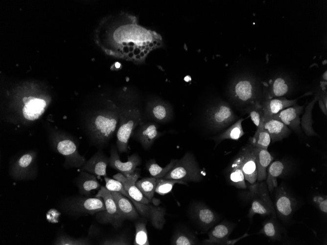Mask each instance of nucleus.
<instances>
[{
    "label": "nucleus",
    "mask_w": 327,
    "mask_h": 245,
    "mask_svg": "<svg viewBox=\"0 0 327 245\" xmlns=\"http://www.w3.org/2000/svg\"><path fill=\"white\" fill-rule=\"evenodd\" d=\"M203 178L201 170L193 156L187 153L180 159H177L173 168L163 178L185 182L200 181Z\"/></svg>",
    "instance_id": "nucleus-8"
},
{
    "label": "nucleus",
    "mask_w": 327,
    "mask_h": 245,
    "mask_svg": "<svg viewBox=\"0 0 327 245\" xmlns=\"http://www.w3.org/2000/svg\"><path fill=\"white\" fill-rule=\"evenodd\" d=\"M252 152L257 166V180L261 182L266 178L267 169L273 157L267 150L252 146Z\"/></svg>",
    "instance_id": "nucleus-23"
},
{
    "label": "nucleus",
    "mask_w": 327,
    "mask_h": 245,
    "mask_svg": "<svg viewBox=\"0 0 327 245\" xmlns=\"http://www.w3.org/2000/svg\"><path fill=\"white\" fill-rule=\"evenodd\" d=\"M105 187L110 191L121 193L127 197L135 206L138 213L148 219L152 226L158 229H162L166 222L165 219V209L154 204H144L138 202L132 199L125 190L122 184L119 181L104 177Z\"/></svg>",
    "instance_id": "nucleus-5"
},
{
    "label": "nucleus",
    "mask_w": 327,
    "mask_h": 245,
    "mask_svg": "<svg viewBox=\"0 0 327 245\" xmlns=\"http://www.w3.org/2000/svg\"><path fill=\"white\" fill-rule=\"evenodd\" d=\"M109 162V157L99 151L87 160L80 170L96 176L107 177L106 169Z\"/></svg>",
    "instance_id": "nucleus-19"
},
{
    "label": "nucleus",
    "mask_w": 327,
    "mask_h": 245,
    "mask_svg": "<svg viewBox=\"0 0 327 245\" xmlns=\"http://www.w3.org/2000/svg\"><path fill=\"white\" fill-rule=\"evenodd\" d=\"M158 128L159 126L156 123L152 122H142L139 125L135 136L144 149H149L154 141L162 134L159 131Z\"/></svg>",
    "instance_id": "nucleus-16"
},
{
    "label": "nucleus",
    "mask_w": 327,
    "mask_h": 245,
    "mask_svg": "<svg viewBox=\"0 0 327 245\" xmlns=\"http://www.w3.org/2000/svg\"><path fill=\"white\" fill-rule=\"evenodd\" d=\"M262 96L264 100L281 97L288 95L292 89L290 78L283 74H279L263 84Z\"/></svg>",
    "instance_id": "nucleus-13"
},
{
    "label": "nucleus",
    "mask_w": 327,
    "mask_h": 245,
    "mask_svg": "<svg viewBox=\"0 0 327 245\" xmlns=\"http://www.w3.org/2000/svg\"><path fill=\"white\" fill-rule=\"evenodd\" d=\"M146 222L138 221L135 223V236L133 244L135 245H149L148 232Z\"/></svg>",
    "instance_id": "nucleus-37"
},
{
    "label": "nucleus",
    "mask_w": 327,
    "mask_h": 245,
    "mask_svg": "<svg viewBox=\"0 0 327 245\" xmlns=\"http://www.w3.org/2000/svg\"><path fill=\"white\" fill-rule=\"evenodd\" d=\"M251 189L254 193V198L252 200L248 217L251 219L255 214L262 216L272 215L276 217L275 209L269 195L266 183L261 181L252 186Z\"/></svg>",
    "instance_id": "nucleus-11"
},
{
    "label": "nucleus",
    "mask_w": 327,
    "mask_h": 245,
    "mask_svg": "<svg viewBox=\"0 0 327 245\" xmlns=\"http://www.w3.org/2000/svg\"><path fill=\"white\" fill-rule=\"evenodd\" d=\"M100 244L107 245H128L130 244V242L126 236L120 235L105 239Z\"/></svg>",
    "instance_id": "nucleus-42"
},
{
    "label": "nucleus",
    "mask_w": 327,
    "mask_h": 245,
    "mask_svg": "<svg viewBox=\"0 0 327 245\" xmlns=\"http://www.w3.org/2000/svg\"><path fill=\"white\" fill-rule=\"evenodd\" d=\"M171 245H195V237L189 233L182 231L176 232L171 239Z\"/></svg>",
    "instance_id": "nucleus-41"
},
{
    "label": "nucleus",
    "mask_w": 327,
    "mask_h": 245,
    "mask_svg": "<svg viewBox=\"0 0 327 245\" xmlns=\"http://www.w3.org/2000/svg\"><path fill=\"white\" fill-rule=\"evenodd\" d=\"M234 229V225L226 222L215 226L209 232L208 239L203 242L205 245H232L229 237Z\"/></svg>",
    "instance_id": "nucleus-20"
},
{
    "label": "nucleus",
    "mask_w": 327,
    "mask_h": 245,
    "mask_svg": "<svg viewBox=\"0 0 327 245\" xmlns=\"http://www.w3.org/2000/svg\"><path fill=\"white\" fill-rule=\"evenodd\" d=\"M142 123L140 111L129 109L119 111L117 131V147L119 153L126 152L129 139L135 128Z\"/></svg>",
    "instance_id": "nucleus-7"
},
{
    "label": "nucleus",
    "mask_w": 327,
    "mask_h": 245,
    "mask_svg": "<svg viewBox=\"0 0 327 245\" xmlns=\"http://www.w3.org/2000/svg\"><path fill=\"white\" fill-rule=\"evenodd\" d=\"M95 197L101 198L105 210L95 214V219L101 224L110 223L115 228L120 227L125 220L120 214L111 191L101 186Z\"/></svg>",
    "instance_id": "nucleus-10"
},
{
    "label": "nucleus",
    "mask_w": 327,
    "mask_h": 245,
    "mask_svg": "<svg viewBox=\"0 0 327 245\" xmlns=\"http://www.w3.org/2000/svg\"><path fill=\"white\" fill-rule=\"evenodd\" d=\"M231 100L237 105L247 106L261 102L259 83L253 76L242 74L235 77L228 88Z\"/></svg>",
    "instance_id": "nucleus-4"
},
{
    "label": "nucleus",
    "mask_w": 327,
    "mask_h": 245,
    "mask_svg": "<svg viewBox=\"0 0 327 245\" xmlns=\"http://www.w3.org/2000/svg\"><path fill=\"white\" fill-rule=\"evenodd\" d=\"M322 77H323V79L324 80H325V81H327V71H325V72L324 73Z\"/></svg>",
    "instance_id": "nucleus-45"
},
{
    "label": "nucleus",
    "mask_w": 327,
    "mask_h": 245,
    "mask_svg": "<svg viewBox=\"0 0 327 245\" xmlns=\"http://www.w3.org/2000/svg\"><path fill=\"white\" fill-rule=\"evenodd\" d=\"M91 244L88 237L76 238L63 233L59 235L53 243V245H88Z\"/></svg>",
    "instance_id": "nucleus-35"
},
{
    "label": "nucleus",
    "mask_w": 327,
    "mask_h": 245,
    "mask_svg": "<svg viewBox=\"0 0 327 245\" xmlns=\"http://www.w3.org/2000/svg\"><path fill=\"white\" fill-rule=\"evenodd\" d=\"M177 159H172L164 167L159 165L155 159L148 161L146 163V168L151 177L156 178H163L164 176L173 168Z\"/></svg>",
    "instance_id": "nucleus-33"
},
{
    "label": "nucleus",
    "mask_w": 327,
    "mask_h": 245,
    "mask_svg": "<svg viewBox=\"0 0 327 245\" xmlns=\"http://www.w3.org/2000/svg\"><path fill=\"white\" fill-rule=\"evenodd\" d=\"M80 195L90 196L92 190L99 189L101 186L95 175L81 171L75 180Z\"/></svg>",
    "instance_id": "nucleus-25"
},
{
    "label": "nucleus",
    "mask_w": 327,
    "mask_h": 245,
    "mask_svg": "<svg viewBox=\"0 0 327 245\" xmlns=\"http://www.w3.org/2000/svg\"><path fill=\"white\" fill-rule=\"evenodd\" d=\"M232 164L241 169L246 180L251 184L256 182L257 180V166L251 144L242 148Z\"/></svg>",
    "instance_id": "nucleus-14"
},
{
    "label": "nucleus",
    "mask_w": 327,
    "mask_h": 245,
    "mask_svg": "<svg viewBox=\"0 0 327 245\" xmlns=\"http://www.w3.org/2000/svg\"><path fill=\"white\" fill-rule=\"evenodd\" d=\"M116 147L113 145L111 149L110 156L109 157V165L111 168L118 171L125 177H129L136 170L141 160L137 154H133L128 157L126 162H122L120 159Z\"/></svg>",
    "instance_id": "nucleus-15"
},
{
    "label": "nucleus",
    "mask_w": 327,
    "mask_h": 245,
    "mask_svg": "<svg viewBox=\"0 0 327 245\" xmlns=\"http://www.w3.org/2000/svg\"><path fill=\"white\" fill-rule=\"evenodd\" d=\"M176 183L187 185V182L179 180L157 178L155 192L161 195L167 194L172 190L173 186Z\"/></svg>",
    "instance_id": "nucleus-38"
},
{
    "label": "nucleus",
    "mask_w": 327,
    "mask_h": 245,
    "mask_svg": "<svg viewBox=\"0 0 327 245\" xmlns=\"http://www.w3.org/2000/svg\"><path fill=\"white\" fill-rule=\"evenodd\" d=\"M318 101V104H319V107H320L321 111H323V112L325 114V115H327V107L326 106V105H325L323 100L320 97V96H319Z\"/></svg>",
    "instance_id": "nucleus-44"
},
{
    "label": "nucleus",
    "mask_w": 327,
    "mask_h": 245,
    "mask_svg": "<svg viewBox=\"0 0 327 245\" xmlns=\"http://www.w3.org/2000/svg\"><path fill=\"white\" fill-rule=\"evenodd\" d=\"M148 111L153 120L161 123L168 122L173 115L171 107L167 103L160 101L150 103Z\"/></svg>",
    "instance_id": "nucleus-27"
},
{
    "label": "nucleus",
    "mask_w": 327,
    "mask_h": 245,
    "mask_svg": "<svg viewBox=\"0 0 327 245\" xmlns=\"http://www.w3.org/2000/svg\"><path fill=\"white\" fill-rule=\"evenodd\" d=\"M269 166L267 169L266 184L268 190L272 193L275 188L277 187V178L282 174L285 165L280 161H275Z\"/></svg>",
    "instance_id": "nucleus-28"
},
{
    "label": "nucleus",
    "mask_w": 327,
    "mask_h": 245,
    "mask_svg": "<svg viewBox=\"0 0 327 245\" xmlns=\"http://www.w3.org/2000/svg\"><path fill=\"white\" fill-rule=\"evenodd\" d=\"M113 178L122 184L127 193L133 200L142 203H152L157 206L161 203L158 199L152 200L146 198L136 186V181L127 178L121 173L114 175Z\"/></svg>",
    "instance_id": "nucleus-22"
},
{
    "label": "nucleus",
    "mask_w": 327,
    "mask_h": 245,
    "mask_svg": "<svg viewBox=\"0 0 327 245\" xmlns=\"http://www.w3.org/2000/svg\"><path fill=\"white\" fill-rule=\"evenodd\" d=\"M157 179L146 177L136 181L135 185L143 195L149 200H154V195L157 185Z\"/></svg>",
    "instance_id": "nucleus-34"
},
{
    "label": "nucleus",
    "mask_w": 327,
    "mask_h": 245,
    "mask_svg": "<svg viewBox=\"0 0 327 245\" xmlns=\"http://www.w3.org/2000/svg\"><path fill=\"white\" fill-rule=\"evenodd\" d=\"M260 233L275 241L280 237V232L276 222L273 219H270L264 222Z\"/></svg>",
    "instance_id": "nucleus-40"
},
{
    "label": "nucleus",
    "mask_w": 327,
    "mask_h": 245,
    "mask_svg": "<svg viewBox=\"0 0 327 245\" xmlns=\"http://www.w3.org/2000/svg\"><path fill=\"white\" fill-rule=\"evenodd\" d=\"M194 214L199 223L207 227L212 225L217 219L215 213L204 205H197L195 207Z\"/></svg>",
    "instance_id": "nucleus-29"
},
{
    "label": "nucleus",
    "mask_w": 327,
    "mask_h": 245,
    "mask_svg": "<svg viewBox=\"0 0 327 245\" xmlns=\"http://www.w3.org/2000/svg\"><path fill=\"white\" fill-rule=\"evenodd\" d=\"M260 102H257L249 105L245 110V112L249 114L257 128L259 127L264 120L263 112Z\"/></svg>",
    "instance_id": "nucleus-36"
},
{
    "label": "nucleus",
    "mask_w": 327,
    "mask_h": 245,
    "mask_svg": "<svg viewBox=\"0 0 327 245\" xmlns=\"http://www.w3.org/2000/svg\"><path fill=\"white\" fill-rule=\"evenodd\" d=\"M119 111L116 107L93 114L86 121L90 138L97 145L102 146L112 137L117 129Z\"/></svg>",
    "instance_id": "nucleus-2"
},
{
    "label": "nucleus",
    "mask_w": 327,
    "mask_h": 245,
    "mask_svg": "<svg viewBox=\"0 0 327 245\" xmlns=\"http://www.w3.org/2000/svg\"><path fill=\"white\" fill-rule=\"evenodd\" d=\"M48 138L52 149L65 158L64 167L81 168L84 164L86 159L79 153L77 142L70 135L58 129H52Z\"/></svg>",
    "instance_id": "nucleus-3"
},
{
    "label": "nucleus",
    "mask_w": 327,
    "mask_h": 245,
    "mask_svg": "<svg viewBox=\"0 0 327 245\" xmlns=\"http://www.w3.org/2000/svg\"><path fill=\"white\" fill-rule=\"evenodd\" d=\"M112 38L120 57L135 61L144 60L162 43L159 34L139 25L131 19L121 22L114 31Z\"/></svg>",
    "instance_id": "nucleus-1"
},
{
    "label": "nucleus",
    "mask_w": 327,
    "mask_h": 245,
    "mask_svg": "<svg viewBox=\"0 0 327 245\" xmlns=\"http://www.w3.org/2000/svg\"><path fill=\"white\" fill-rule=\"evenodd\" d=\"M37 155L35 151L29 150L15 158L10 165V177L17 180L34 179L38 172Z\"/></svg>",
    "instance_id": "nucleus-9"
},
{
    "label": "nucleus",
    "mask_w": 327,
    "mask_h": 245,
    "mask_svg": "<svg viewBox=\"0 0 327 245\" xmlns=\"http://www.w3.org/2000/svg\"><path fill=\"white\" fill-rule=\"evenodd\" d=\"M304 108V106L295 105L288 107L270 118L278 120L291 129L299 132L300 130L301 119L300 115L302 113Z\"/></svg>",
    "instance_id": "nucleus-17"
},
{
    "label": "nucleus",
    "mask_w": 327,
    "mask_h": 245,
    "mask_svg": "<svg viewBox=\"0 0 327 245\" xmlns=\"http://www.w3.org/2000/svg\"><path fill=\"white\" fill-rule=\"evenodd\" d=\"M111 192L120 214L125 220H134L139 218V213L127 197L118 192Z\"/></svg>",
    "instance_id": "nucleus-24"
},
{
    "label": "nucleus",
    "mask_w": 327,
    "mask_h": 245,
    "mask_svg": "<svg viewBox=\"0 0 327 245\" xmlns=\"http://www.w3.org/2000/svg\"><path fill=\"white\" fill-rule=\"evenodd\" d=\"M297 99H288L284 97L264 100L261 101L264 120L269 119L280 111L297 105Z\"/></svg>",
    "instance_id": "nucleus-21"
},
{
    "label": "nucleus",
    "mask_w": 327,
    "mask_h": 245,
    "mask_svg": "<svg viewBox=\"0 0 327 245\" xmlns=\"http://www.w3.org/2000/svg\"><path fill=\"white\" fill-rule=\"evenodd\" d=\"M250 144L254 147L267 150L271 139L268 132L261 124L257 128V131L252 137L249 138Z\"/></svg>",
    "instance_id": "nucleus-32"
},
{
    "label": "nucleus",
    "mask_w": 327,
    "mask_h": 245,
    "mask_svg": "<svg viewBox=\"0 0 327 245\" xmlns=\"http://www.w3.org/2000/svg\"><path fill=\"white\" fill-rule=\"evenodd\" d=\"M262 125L269 133L273 142L282 140L291 133L290 129L286 125L273 118L264 120Z\"/></svg>",
    "instance_id": "nucleus-26"
},
{
    "label": "nucleus",
    "mask_w": 327,
    "mask_h": 245,
    "mask_svg": "<svg viewBox=\"0 0 327 245\" xmlns=\"http://www.w3.org/2000/svg\"><path fill=\"white\" fill-rule=\"evenodd\" d=\"M59 206L65 214L76 217L93 215L106 209L101 198L81 195L63 199L60 201Z\"/></svg>",
    "instance_id": "nucleus-6"
},
{
    "label": "nucleus",
    "mask_w": 327,
    "mask_h": 245,
    "mask_svg": "<svg viewBox=\"0 0 327 245\" xmlns=\"http://www.w3.org/2000/svg\"><path fill=\"white\" fill-rule=\"evenodd\" d=\"M116 67L117 68L119 67H120V64L118 63H116Z\"/></svg>",
    "instance_id": "nucleus-46"
},
{
    "label": "nucleus",
    "mask_w": 327,
    "mask_h": 245,
    "mask_svg": "<svg viewBox=\"0 0 327 245\" xmlns=\"http://www.w3.org/2000/svg\"><path fill=\"white\" fill-rule=\"evenodd\" d=\"M296 201L283 187H279L275 195V207L278 215L283 218L290 217L295 209Z\"/></svg>",
    "instance_id": "nucleus-18"
},
{
    "label": "nucleus",
    "mask_w": 327,
    "mask_h": 245,
    "mask_svg": "<svg viewBox=\"0 0 327 245\" xmlns=\"http://www.w3.org/2000/svg\"><path fill=\"white\" fill-rule=\"evenodd\" d=\"M205 116L209 125L215 130H220L227 127L236 118L230 106L223 101H219L212 104L207 110Z\"/></svg>",
    "instance_id": "nucleus-12"
},
{
    "label": "nucleus",
    "mask_w": 327,
    "mask_h": 245,
    "mask_svg": "<svg viewBox=\"0 0 327 245\" xmlns=\"http://www.w3.org/2000/svg\"><path fill=\"white\" fill-rule=\"evenodd\" d=\"M244 118H240L231 125L222 133L214 138L216 144H218L225 139L237 140L244 134L242 123Z\"/></svg>",
    "instance_id": "nucleus-30"
},
{
    "label": "nucleus",
    "mask_w": 327,
    "mask_h": 245,
    "mask_svg": "<svg viewBox=\"0 0 327 245\" xmlns=\"http://www.w3.org/2000/svg\"><path fill=\"white\" fill-rule=\"evenodd\" d=\"M313 201L318 205L320 210L325 213H327V200L326 197L316 196Z\"/></svg>",
    "instance_id": "nucleus-43"
},
{
    "label": "nucleus",
    "mask_w": 327,
    "mask_h": 245,
    "mask_svg": "<svg viewBox=\"0 0 327 245\" xmlns=\"http://www.w3.org/2000/svg\"><path fill=\"white\" fill-rule=\"evenodd\" d=\"M319 96V93L315 95L313 100L307 104L305 108L304 113L301 118V124L302 128L305 134L308 136L318 135L312 127V111L315 102L318 101Z\"/></svg>",
    "instance_id": "nucleus-31"
},
{
    "label": "nucleus",
    "mask_w": 327,
    "mask_h": 245,
    "mask_svg": "<svg viewBox=\"0 0 327 245\" xmlns=\"http://www.w3.org/2000/svg\"><path fill=\"white\" fill-rule=\"evenodd\" d=\"M232 170L229 174V179L231 183L239 189L247 188L244 175L240 168L232 164Z\"/></svg>",
    "instance_id": "nucleus-39"
}]
</instances>
